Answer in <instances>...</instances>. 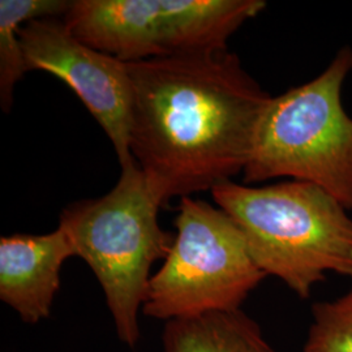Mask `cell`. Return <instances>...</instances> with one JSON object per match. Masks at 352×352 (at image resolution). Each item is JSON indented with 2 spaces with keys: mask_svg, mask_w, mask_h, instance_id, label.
<instances>
[{
  "mask_svg": "<svg viewBox=\"0 0 352 352\" xmlns=\"http://www.w3.org/2000/svg\"><path fill=\"white\" fill-rule=\"evenodd\" d=\"M71 4L68 0H0V106L4 113H10L16 84L28 72L20 26L37 19L64 17Z\"/></svg>",
  "mask_w": 352,
  "mask_h": 352,
  "instance_id": "10",
  "label": "cell"
},
{
  "mask_svg": "<svg viewBox=\"0 0 352 352\" xmlns=\"http://www.w3.org/2000/svg\"><path fill=\"white\" fill-rule=\"evenodd\" d=\"M162 202L139 164L122 168L109 193L64 208L59 226L101 285L118 338L139 343V316L151 282V266L166 258L174 236L158 222Z\"/></svg>",
  "mask_w": 352,
  "mask_h": 352,
  "instance_id": "3",
  "label": "cell"
},
{
  "mask_svg": "<svg viewBox=\"0 0 352 352\" xmlns=\"http://www.w3.org/2000/svg\"><path fill=\"white\" fill-rule=\"evenodd\" d=\"M264 0H75L63 21L96 50L124 63L227 50Z\"/></svg>",
  "mask_w": 352,
  "mask_h": 352,
  "instance_id": "6",
  "label": "cell"
},
{
  "mask_svg": "<svg viewBox=\"0 0 352 352\" xmlns=\"http://www.w3.org/2000/svg\"><path fill=\"white\" fill-rule=\"evenodd\" d=\"M302 352H352V307L340 302H316Z\"/></svg>",
  "mask_w": 352,
  "mask_h": 352,
  "instance_id": "11",
  "label": "cell"
},
{
  "mask_svg": "<svg viewBox=\"0 0 352 352\" xmlns=\"http://www.w3.org/2000/svg\"><path fill=\"white\" fill-rule=\"evenodd\" d=\"M210 192L266 277L280 279L300 299L329 273L352 279L351 217L327 190L300 180L263 187L230 180Z\"/></svg>",
  "mask_w": 352,
  "mask_h": 352,
  "instance_id": "2",
  "label": "cell"
},
{
  "mask_svg": "<svg viewBox=\"0 0 352 352\" xmlns=\"http://www.w3.org/2000/svg\"><path fill=\"white\" fill-rule=\"evenodd\" d=\"M76 257L60 227L43 235L0 238V300L30 325L49 318L63 264Z\"/></svg>",
  "mask_w": 352,
  "mask_h": 352,
  "instance_id": "8",
  "label": "cell"
},
{
  "mask_svg": "<svg viewBox=\"0 0 352 352\" xmlns=\"http://www.w3.org/2000/svg\"><path fill=\"white\" fill-rule=\"evenodd\" d=\"M340 302H344V304H347V305L352 307V289H350L346 295H343L342 298H340Z\"/></svg>",
  "mask_w": 352,
  "mask_h": 352,
  "instance_id": "12",
  "label": "cell"
},
{
  "mask_svg": "<svg viewBox=\"0 0 352 352\" xmlns=\"http://www.w3.org/2000/svg\"><path fill=\"white\" fill-rule=\"evenodd\" d=\"M26 71L56 76L75 91L113 144L120 167L136 164L129 148L132 81L128 65L76 38L56 17L20 26Z\"/></svg>",
  "mask_w": 352,
  "mask_h": 352,
  "instance_id": "7",
  "label": "cell"
},
{
  "mask_svg": "<svg viewBox=\"0 0 352 352\" xmlns=\"http://www.w3.org/2000/svg\"><path fill=\"white\" fill-rule=\"evenodd\" d=\"M129 148L162 205L243 174L272 96L228 50L126 63Z\"/></svg>",
  "mask_w": 352,
  "mask_h": 352,
  "instance_id": "1",
  "label": "cell"
},
{
  "mask_svg": "<svg viewBox=\"0 0 352 352\" xmlns=\"http://www.w3.org/2000/svg\"><path fill=\"white\" fill-rule=\"evenodd\" d=\"M351 72L352 47L344 46L314 80L272 98L243 171L245 184L307 182L352 210V118L342 102Z\"/></svg>",
  "mask_w": 352,
  "mask_h": 352,
  "instance_id": "4",
  "label": "cell"
},
{
  "mask_svg": "<svg viewBox=\"0 0 352 352\" xmlns=\"http://www.w3.org/2000/svg\"><path fill=\"white\" fill-rule=\"evenodd\" d=\"M162 346L164 352H278L241 309L167 321Z\"/></svg>",
  "mask_w": 352,
  "mask_h": 352,
  "instance_id": "9",
  "label": "cell"
},
{
  "mask_svg": "<svg viewBox=\"0 0 352 352\" xmlns=\"http://www.w3.org/2000/svg\"><path fill=\"white\" fill-rule=\"evenodd\" d=\"M175 227L141 312L167 322L240 309L266 274L253 261L239 227L221 208L190 196L180 199Z\"/></svg>",
  "mask_w": 352,
  "mask_h": 352,
  "instance_id": "5",
  "label": "cell"
}]
</instances>
